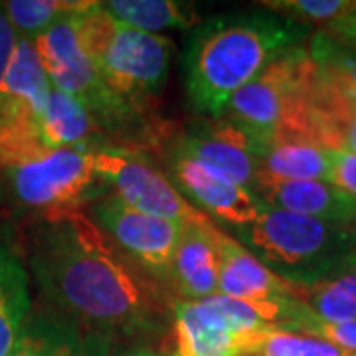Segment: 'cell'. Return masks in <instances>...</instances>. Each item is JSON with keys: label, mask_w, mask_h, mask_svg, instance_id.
Returning <instances> with one entry per match:
<instances>
[{"label": "cell", "mask_w": 356, "mask_h": 356, "mask_svg": "<svg viewBox=\"0 0 356 356\" xmlns=\"http://www.w3.org/2000/svg\"><path fill=\"white\" fill-rule=\"evenodd\" d=\"M42 305L83 332L154 337L166 327V291L131 264L83 212L28 224L22 242Z\"/></svg>", "instance_id": "cell-1"}, {"label": "cell", "mask_w": 356, "mask_h": 356, "mask_svg": "<svg viewBox=\"0 0 356 356\" xmlns=\"http://www.w3.org/2000/svg\"><path fill=\"white\" fill-rule=\"evenodd\" d=\"M309 34L311 28L266 8L222 14L198 24L184 50L191 107L204 117H222L240 89Z\"/></svg>", "instance_id": "cell-2"}, {"label": "cell", "mask_w": 356, "mask_h": 356, "mask_svg": "<svg viewBox=\"0 0 356 356\" xmlns=\"http://www.w3.org/2000/svg\"><path fill=\"white\" fill-rule=\"evenodd\" d=\"M229 236L283 281L305 287L356 266L355 226L269 208Z\"/></svg>", "instance_id": "cell-3"}, {"label": "cell", "mask_w": 356, "mask_h": 356, "mask_svg": "<svg viewBox=\"0 0 356 356\" xmlns=\"http://www.w3.org/2000/svg\"><path fill=\"white\" fill-rule=\"evenodd\" d=\"M76 32L81 50L109 91L133 107L151 111V103L168 79L172 40L119 22L103 2H93L77 14Z\"/></svg>", "instance_id": "cell-4"}, {"label": "cell", "mask_w": 356, "mask_h": 356, "mask_svg": "<svg viewBox=\"0 0 356 356\" xmlns=\"http://www.w3.org/2000/svg\"><path fill=\"white\" fill-rule=\"evenodd\" d=\"M95 151L83 147L56 149L0 172L2 194L16 216L28 224L54 222L83 212L109 194L95 170Z\"/></svg>", "instance_id": "cell-5"}, {"label": "cell", "mask_w": 356, "mask_h": 356, "mask_svg": "<svg viewBox=\"0 0 356 356\" xmlns=\"http://www.w3.org/2000/svg\"><path fill=\"white\" fill-rule=\"evenodd\" d=\"M315 64L305 44L295 46L242 88L228 103L226 117L261 139L311 140V93Z\"/></svg>", "instance_id": "cell-6"}, {"label": "cell", "mask_w": 356, "mask_h": 356, "mask_svg": "<svg viewBox=\"0 0 356 356\" xmlns=\"http://www.w3.org/2000/svg\"><path fill=\"white\" fill-rule=\"evenodd\" d=\"M293 297L242 301L212 295L202 301H172L170 356H243L252 334L281 329Z\"/></svg>", "instance_id": "cell-7"}, {"label": "cell", "mask_w": 356, "mask_h": 356, "mask_svg": "<svg viewBox=\"0 0 356 356\" xmlns=\"http://www.w3.org/2000/svg\"><path fill=\"white\" fill-rule=\"evenodd\" d=\"M50 91L34 42L18 38L0 81V172L50 151L42 137Z\"/></svg>", "instance_id": "cell-8"}, {"label": "cell", "mask_w": 356, "mask_h": 356, "mask_svg": "<svg viewBox=\"0 0 356 356\" xmlns=\"http://www.w3.org/2000/svg\"><path fill=\"white\" fill-rule=\"evenodd\" d=\"M89 218L131 264L166 291L172 255L184 224L135 210L113 192L91 206Z\"/></svg>", "instance_id": "cell-9"}, {"label": "cell", "mask_w": 356, "mask_h": 356, "mask_svg": "<svg viewBox=\"0 0 356 356\" xmlns=\"http://www.w3.org/2000/svg\"><path fill=\"white\" fill-rule=\"evenodd\" d=\"M93 154L97 175L109 184V191L131 208L178 224L206 218L198 208L186 202L172 180L156 168L147 154L119 147H103Z\"/></svg>", "instance_id": "cell-10"}, {"label": "cell", "mask_w": 356, "mask_h": 356, "mask_svg": "<svg viewBox=\"0 0 356 356\" xmlns=\"http://www.w3.org/2000/svg\"><path fill=\"white\" fill-rule=\"evenodd\" d=\"M168 170L186 202L191 200L204 216L218 218L229 228L252 224L264 210V202L250 188L182 153L175 143L168 149Z\"/></svg>", "instance_id": "cell-11"}, {"label": "cell", "mask_w": 356, "mask_h": 356, "mask_svg": "<svg viewBox=\"0 0 356 356\" xmlns=\"http://www.w3.org/2000/svg\"><path fill=\"white\" fill-rule=\"evenodd\" d=\"M175 145L182 153L252 191L259 170L257 153L261 137L250 129L238 125L226 115L216 119L206 117L182 133Z\"/></svg>", "instance_id": "cell-12"}, {"label": "cell", "mask_w": 356, "mask_h": 356, "mask_svg": "<svg viewBox=\"0 0 356 356\" xmlns=\"http://www.w3.org/2000/svg\"><path fill=\"white\" fill-rule=\"evenodd\" d=\"M252 192L269 206L339 226H356V200L321 180H281L257 170Z\"/></svg>", "instance_id": "cell-13"}, {"label": "cell", "mask_w": 356, "mask_h": 356, "mask_svg": "<svg viewBox=\"0 0 356 356\" xmlns=\"http://www.w3.org/2000/svg\"><path fill=\"white\" fill-rule=\"evenodd\" d=\"M214 228L216 224L208 216L182 226L166 285L180 301H202L218 295L220 264Z\"/></svg>", "instance_id": "cell-14"}, {"label": "cell", "mask_w": 356, "mask_h": 356, "mask_svg": "<svg viewBox=\"0 0 356 356\" xmlns=\"http://www.w3.org/2000/svg\"><path fill=\"white\" fill-rule=\"evenodd\" d=\"M218 248V295L242 301H269L293 297V285L269 271L242 243L222 228H214Z\"/></svg>", "instance_id": "cell-15"}, {"label": "cell", "mask_w": 356, "mask_h": 356, "mask_svg": "<svg viewBox=\"0 0 356 356\" xmlns=\"http://www.w3.org/2000/svg\"><path fill=\"white\" fill-rule=\"evenodd\" d=\"M32 311L24 248L8 224H0V356H8Z\"/></svg>", "instance_id": "cell-16"}, {"label": "cell", "mask_w": 356, "mask_h": 356, "mask_svg": "<svg viewBox=\"0 0 356 356\" xmlns=\"http://www.w3.org/2000/svg\"><path fill=\"white\" fill-rule=\"evenodd\" d=\"M42 137L50 151L70 147L97 151L103 147H111L88 109L76 97L54 88L42 123Z\"/></svg>", "instance_id": "cell-17"}, {"label": "cell", "mask_w": 356, "mask_h": 356, "mask_svg": "<svg viewBox=\"0 0 356 356\" xmlns=\"http://www.w3.org/2000/svg\"><path fill=\"white\" fill-rule=\"evenodd\" d=\"M259 172L281 180L329 182V149L305 139H261Z\"/></svg>", "instance_id": "cell-18"}, {"label": "cell", "mask_w": 356, "mask_h": 356, "mask_svg": "<svg viewBox=\"0 0 356 356\" xmlns=\"http://www.w3.org/2000/svg\"><path fill=\"white\" fill-rule=\"evenodd\" d=\"M83 331L46 305L32 309L8 356H76Z\"/></svg>", "instance_id": "cell-19"}, {"label": "cell", "mask_w": 356, "mask_h": 356, "mask_svg": "<svg viewBox=\"0 0 356 356\" xmlns=\"http://www.w3.org/2000/svg\"><path fill=\"white\" fill-rule=\"evenodd\" d=\"M103 8L123 24L143 32L192 30L200 24L196 4L180 0H109Z\"/></svg>", "instance_id": "cell-20"}, {"label": "cell", "mask_w": 356, "mask_h": 356, "mask_svg": "<svg viewBox=\"0 0 356 356\" xmlns=\"http://www.w3.org/2000/svg\"><path fill=\"white\" fill-rule=\"evenodd\" d=\"M293 297L325 323L356 321V266L315 285H293Z\"/></svg>", "instance_id": "cell-21"}, {"label": "cell", "mask_w": 356, "mask_h": 356, "mask_svg": "<svg viewBox=\"0 0 356 356\" xmlns=\"http://www.w3.org/2000/svg\"><path fill=\"white\" fill-rule=\"evenodd\" d=\"M93 2L89 0H8L2 2L4 13L18 38L34 40L48 28L70 14L88 10Z\"/></svg>", "instance_id": "cell-22"}, {"label": "cell", "mask_w": 356, "mask_h": 356, "mask_svg": "<svg viewBox=\"0 0 356 356\" xmlns=\"http://www.w3.org/2000/svg\"><path fill=\"white\" fill-rule=\"evenodd\" d=\"M243 356H356L303 332L267 329L252 334Z\"/></svg>", "instance_id": "cell-23"}, {"label": "cell", "mask_w": 356, "mask_h": 356, "mask_svg": "<svg viewBox=\"0 0 356 356\" xmlns=\"http://www.w3.org/2000/svg\"><path fill=\"white\" fill-rule=\"evenodd\" d=\"M261 6L307 28L317 24L325 30L356 10L355 0H266L261 2Z\"/></svg>", "instance_id": "cell-24"}, {"label": "cell", "mask_w": 356, "mask_h": 356, "mask_svg": "<svg viewBox=\"0 0 356 356\" xmlns=\"http://www.w3.org/2000/svg\"><path fill=\"white\" fill-rule=\"evenodd\" d=\"M283 331L311 334V337L323 339L327 343L356 355V321H350V323H325L317 315H313V311L307 305H303L301 301H297L291 318L283 327Z\"/></svg>", "instance_id": "cell-25"}, {"label": "cell", "mask_w": 356, "mask_h": 356, "mask_svg": "<svg viewBox=\"0 0 356 356\" xmlns=\"http://www.w3.org/2000/svg\"><path fill=\"white\" fill-rule=\"evenodd\" d=\"M329 184L356 200V153L344 149H329Z\"/></svg>", "instance_id": "cell-26"}, {"label": "cell", "mask_w": 356, "mask_h": 356, "mask_svg": "<svg viewBox=\"0 0 356 356\" xmlns=\"http://www.w3.org/2000/svg\"><path fill=\"white\" fill-rule=\"evenodd\" d=\"M331 149H344L356 153V103L334 121Z\"/></svg>", "instance_id": "cell-27"}, {"label": "cell", "mask_w": 356, "mask_h": 356, "mask_svg": "<svg viewBox=\"0 0 356 356\" xmlns=\"http://www.w3.org/2000/svg\"><path fill=\"white\" fill-rule=\"evenodd\" d=\"M16 42H18V36H16L13 24H10L6 13H4V6L0 2V81H2V77H4L8 65H10Z\"/></svg>", "instance_id": "cell-28"}, {"label": "cell", "mask_w": 356, "mask_h": 356, "mask_svg": "<svg viewBox=\"0 0 356 356\" xmlns=\"http://www.w3.org/2000/svg\"><path fill=\"white\" fill-rule=\"evenodd\" d=\"M113 339L102 332H83L76 356H113Z\"/></svg>", "instance_id": "cell-29"}, {"label": "cell", "mask_w": 356, "mask_h": 356, "mask_svg": "<svg viewBox=\"0 0 356 356\" xmlns=\"http://www.w3.org/2000/svg\"><path fill=\"white\" fill-rule=\"evenodd\" d=\"M325 32H329L331 36H334L337 40L344 42L346 46H350L353 50H356V10L353 14H348L344 20L331 26L329 30H325Z\"/></svg>", "instance_id": "cell-30"}, {"label": "cell", "mask_w": 356, "mask_h": 356, "mask_svg": "<svg viewBox=\"0 0 356 356\" xmlns=\"http://www.w3.org/2000/svg\"><path fill=\"white\" fill-rule=\"evenodd\" d=\"M117 356H161L159 353H154L147 346H137V348H129V350H123L121 355Z\"/></svg>", "instance_id": "cell-31"}, {"label": "cell", "mask_w": 356, "mask_h": 356, "mask_svg": "<svg viewBox=\"0 0 356 356\" xmlns=\"http://www.w3.org/2000/svg\"><path fill=\"white\" fill-rule=\"evenodd\" d=\"M4 194H2V182H0V198H2Z\"/></svg>", "instance_id": "cell-32"}, {"label": "cell", "mask_w": 356, "mask_h": 356, "mask_svg": "<svg viewBox=\"0 0 356 356\" xmlns=\"http://www.w3.org/2000/svg\"><path fill=\"white\" fill-rule=\"evenodd\" d=\"M355 248H356V226H355Z\"/></svg>", "instance_id": "cell-33"}]
</instances>
